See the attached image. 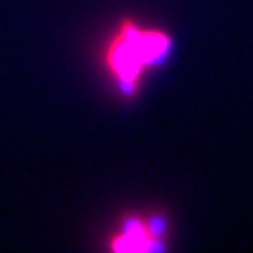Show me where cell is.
Wrapping results in <instances>:
<instances>
[{
  "label": "cell",
  "mask_w": 253,
  "mask_h": 253,
  "mask_svg": "<svg viewBox=\"0 0 253 253\" xmlns=\"http://www.w3.org/2000/svg\"><path fill=\"white\" fill-rule=\"evenodd\" d=\"M169 40L154 31H140L133 25H124L107 50V66L118 78L122 90L131 92L142 70L167 53Z\"/></svg>",
  "instance_id": "obj_1"
}]
</instances>
